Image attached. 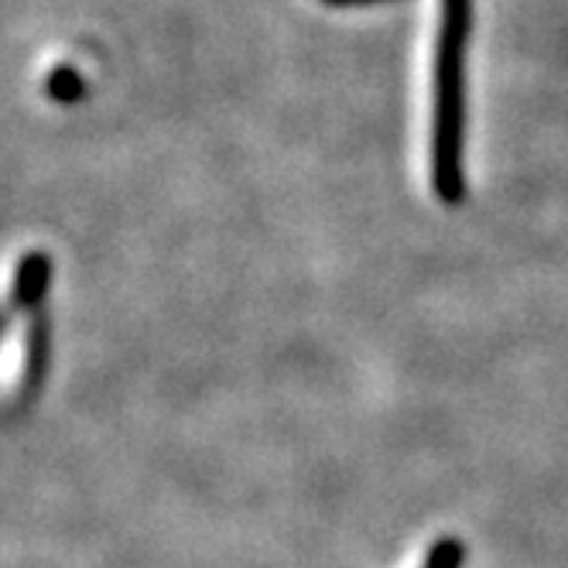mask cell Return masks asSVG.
<instances>
[{
  "label": "cell",
  "instance_id": "277c9868",
  "mask_svg": "<svg viewBox=\"0 0 568 568\" xmlns=\"http://www.w3.org/2000/svg\"><path fill=\"white\" fill-rule=\"evenodd\" d=\"M329 8H363V4H384V0H322Z\"/></svg>",
  "mask_w": 568,
  "mask_h": 568
},
{
  "label": "cell",
  "instance_id": "6da1fadb",
  "mask_svg": "<svg viewBox=\"0 0 568 568\" xmlns=\"http://www.w3.org/2000/svg\"><path fill=\"white\" fill-rule=\"evenodd\" d=\"M473 34V0H442L435 34L432 83V189L445 206L466 195L463 144H466V59Z\"/></svg>",
  "mask_w": 568,
  "mask_h": 568
},
{
  "label": "cell",
  "instance_id": "3957f363",
  "mask_svg": "<svg viewBox=\"0 0 568 568\" xmlns=\"http://www.w3.org/2000/svg\"><path fill=\"white\" fill-rule=\"evenodd\" d=\"M79 93H83V79H79L75 69L62 65V69H55V72L49 75V97H52V100L69 103V100H75Z\"/></svg>",
  "mask_w": 568,
  "mask_h": 568
},
{
  "label": "cell",
  "instance_id": "7a4b0ae2",
  "mask_svg": "<svg viewBox=\"0 0 568 568\" xmlns=\"http://www.w3.org/2000/svg\"><path fill=\"white\" fill-rule=\"evenodd\" d=\"M52 281V261L45 251H31L21 257L18 264V277H14V292H11V305L24 308V312H38L45 292Z\"/></svg>",
  "mask_w": 568,
  "mask_h": 568
}]
</instances>
